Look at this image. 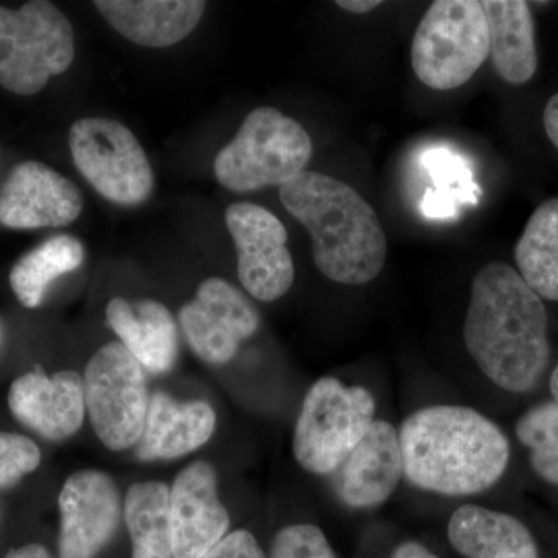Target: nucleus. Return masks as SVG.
Masks as SVG:
<instances>
[{"label":"nucleus","instance_id":"a878e982","mask_svg":"<svg viewBox=\"0 0 558 558\" xmlns=\"http://www.w3.org/2000/svg\"><path fill=\"white\" fill-rule=\"evenodd\" d=\"M422 167L435 182V190L457 191L462 204L478 205L483 190L475 182L469 161L449 148H432L422 154Z\"/></svg>","mask_w":558,"mask_h":558},{"label":"nucleus","instance_id":"b1692460","mask_svg":"<svg viewBox=\"0 0 558 558\" xmlns=\"http://www.w3.org/2000/svg\"><path fill=\"white\" fill-rule=\"evenodd\" d=\"M83 244L69 234L50 238L22 256L10 271V286L22 306L33 310L43 303L54 279L80 269L84 263Z\"/></svg>","mask_w":558,"mask_h":558},{"label":"nucleus","instance_id":"c756f323","mask_svg":"<svg viewBox=\"0 0 558 558\" xmlns=\"http://www.w3.org/2000/svg\"><path fill=\"white\" fill-rule=\"evenodd\" d=\"M458 205L464 204L457 191L428 189L422 197L421 211L425 218L432 220L454 219L459 213Z\"/></svg>","mask_w":558,"mask_h":558},{"label":"nucleus","instance_id":"412c9836","mask_svg":"<svg viewBox=\"0 0 558 558\" xmlns=\"http://www.w3.org/2000/svg\"><path fill=\"white\" fill-rule=\"evenodd\" d=\"M488 27V58L506 83L520 86L537 72L535 24L527 2L486 0L481 2Z\"/></svg>","mask_w":558,"mask_h":558},{"label":"nucleus","instance_id":"72a5a7b5","mask_svg":"<svg viewBox=\"0 0 558 558\" xmlns=\"http://www.w3.org/2000/svg\"><path fill=\"white\" fill-rule=\"evenodd\" d=\"M3 558H51V556L49 550L44 548V546L32 543V545H25L22 546V548L10 550Z\"/></svg>","mask_w":558,"mask_h":558},{"label":"nucleus","instance_id":"f03ea898","mask_svg":"<svg viewBox=\"0 0 558 558\" xmlns=\"http://www.w3.org/2000/svg\"><path fill=\"white\" fill-rule=\"evenodd\" d=\"M399 444L409 483L446 497L486 492L505 475L510 458L501 428L468 407H427L410 414Z\"/></svg>","mask_w":558,"mask_h":558},{"label":"nucleus","instance_id":"f8f14e48","mask_svg":"<svg viewBox=\"0 0 558 558\" xmlns=\"http://www.w3.org/2000/svg\"><path fill=\"white\" fill-rule=\"evenodd\" d=\"M81 190L39 161H24L0 190V223L13 230L58 229L83 211Z\"/></svg>","mask_w":558,"mask_h":558},{"label":"nucleus","instance_id":"473e14b6","mask_svg":"<svg viewBox=\"0 0 558 558\" xmlns=\"http://www.w3.org/2000/svg\"><path fill=\"white\" fill-rule=\"evenodd\" d=\"M379 0H339L336 3L341 10L352 14H365L380 5Z\"/></svg>","mask_w":558,"mask_h":558},{"label":"nucleus","instance_id":"5701e85b","mask_svg":"<svg viewBox=\"0 0 558 558\" xmlns=\"http://www.w3.org/2000/svg\"><path fill=\"white\" fill-rule=\"evenodd\" d=\"M124 520L131 535L132 558H174L167 484L148 481L131 486L124 499Z\"/></svg>","mask_w":558,"mask_h":558},{"label":"nucleus","instance_id":"bb28decb","mask_svg":"<svg viewBox=\"0 0 558 558\" xmlns=\"http://www.w3.org/2000/svg\"><path fill=\"white\" fill-rule=\"evenodd\" d=\"M269 558H339L322 529L314 524H293L274 538Z\"/></svg>","mask_w":558,"mask_h":558},{"label":"nucleus","instance_id":"4be33fe9","mask_svg":"<svg viewBox=\"0 0 558 558\" xmlns=\"http://www.w3.org/2000/svg\"><path fill=\"white\" fill-rule=\"evenodd\" d=\"M520 277L539 299L558 301V197L539 205L515 247Z\"/></svg>","mask_w":558,"mask_h":558},{"label":"nucleus","instance_id":"c85d7f7f","mask_svg":"<svg viewBox=\"0 0 558 558\" xmlns=\"http://www.w3.org/2000/svg\"><path fill=\"white\" fill-rule=\"evenodd\" d=\"M202 558H269L248 531L231 532Z\"/></svg>","mask_w":558,"mask_h":558},{"label":"nucleus","instance_id":"cd10ccee","mask_svg":"<svg viewBox=\"0 0 558 558\" xmlns=\"http://www.w3.org/2000/svg\"><path fill=\"white\" fill-rule=\"evenodd\" d=\"M39 464L40 450L32 439L0 432V488L14 486Z\"/></svg>","mask_w":558,"mask_h":558},{"label":"nucleus","instance_id":"2f4dec72","mask_svg":"<svg viewBox=\"0 0 558 558\" xmlns=\"http://www.w3.org/2000/svg\"><path fill=\"white\" fill-rule=\"evenodd\" d=\"M391 558H439L432 550L417 542H405L399 545Z\"/></svg>","mask_w":558,"mask_h":558},{"label":"nucleus","instance_id":"39448f33","mask_svg":"<svg viewBox=\"0 0 558 558\" xmlns=\"http://www.w3.org/2000/svg\"><path fill=\"white\" fill-rule=\"evenodd\" d=\"M75 60V33L54 3L33 0L20 9L0 7V86L35 95Z\"/></svg>","mask_w":558,"mask_h":558},{"label":"nucleus","instance_id":"f3484780","mask_svg":"<svg viewBox=\"0 0 558 558\" xmlns=\"http://www.w3.org/2000/svg\"><path fill=\"white\" fill-rule=\"evenodd\" d=\"M94 5L113 31L148 49L189 38L207 10L202 0H98Z\"/></svg>","mask_w":558,"mask_h":558},{"label":"nucleus","instance_id":"a211bd4d","mask_svg":"<svg viewBox=\"0 0 558 558\" xmlns=\"http://www.w3.org/2000/svg\"><path fill=\"white\" fill-rule=\"evenodd\" d=\"M215 427V410L207 402H178L165 392H156L149 400L135 453L142 461L180 458L204 446Z\"/></svg>","mask_w":558,"mask_h":558},{"label":"nucleus","instance_id":"9b49d317","mask_svg":"<svg viewBox=\"0 0 558 558\" xmlns=\"http://www.w3.org/2000/svg\"><path fill=\"white\" fill-rule=\"evenodd\" d=\"M179 322L194 354L222 365L258 330L260 317L252 301L229 281L208 278L197 289L196 299L183 304Z\"/></svg>","mask_w":558,"mask_h":558},{"label":"nucleus","instance_id":"423d86ee","mask_svg":"<svg viewBox=\"0 0 558 558\" xmlns=\"http://www.w3.org/2000/svg\"><path fill=\"white\" fill-rule=\"evenodd\" d=\"M488 27L476 0H438L418 22L411 65L429 89L464 86L488 58Z\"/></svg>","mask_w":558,"mask_h":558},{"label":"nucleus","instance_id":"aec40b11","mask_svg":"<svg viewBox=\"0 0 558 558\" xmlns=\"http://www.w3.org/2000/svg\"><path fill=\"white\" fill-rule=\"evenodd\" d=\"M447 534L454 550L468 558H538L531 531L497 510L461 506L451 515Z\"/></svg>","mask_w":558,"mask_h":558},{"label":"nucleus","instance_id":"9d476101","mask_svg":"<svg viewBox=\"0 0 558 558\" xmlns=\"http://www.w3.org/2000/svg\"><path fill=\"white\" fill-rule=\"evenodd\" d=\"M226 223L238 252V277L248 295L264 303L284 296L295 281L288 230L269 209L248 202L231 204Z\"/></svg>","mask_w":558,"mask_h":558},{"label":"nucleus","instance_id":"1a4fd4ad","mask_svg":"<svg viewBox=\"0 0 558 558\" xmlns=\"http://www.w3.org/2000/svg\"><path fill=\"white\" fill-rule=\"evenodd\" d=\"M90 424L110 450L137 446L148 413L145 369L121 343L105 344L84 374Z\"/></svg>","mask_w":558,"mask_h":558},{"label":"nucleus","instance_id":"7ed1b4c3","mask_svg":"<svg viewBox=\"0 0 558 558\" xmlns=\"http://www.w3.org/2000/svg\"><path fill=\"white\" fill-rule=\"evenodd\" d=\"M279 199L311 234L315 266L326 278L362 286L379 277L387 234L377 213L352 186L303 171L279 189Z\"/></svg>","mask_w":558,"mask_h":558},{"label":"nucleus","instance_id":"f257e3e1","mask_svg":"<svg viewBox=\"0 0 558 558\" xmlns=\"http://www.w3.org/2000/svg\"><path fill=\"white\" fill-rule=\"evenodd\" d=\"M464 343L478 368L510 392L538 384L549 363L545 304L505 263L481 267L470 289Z\"/></svg>","mask_w":558,"mask_h":558},{"label":"nucleus","instance_id":"7c9ffc66","mask_svg":"<svg viewBox=\"0 0 558 558\" xmlns=\"http://www.w3.org/2000/svg\"><path fill=\"white\" fill-rule=\"evenodd\" d=\"M543 124H545L546 135L558 149V94L554 95L546 105Z\"/></svg>","mask_w":558,"mask_h":558},{"label":"nucleus","instance_id":"f704fd0d","mask_svg":"<svg viewBox=\"0 0 558 558\" xmlns=\"http://www.w3.org/2000/svg\"><path fill=\"white\" fill-rule=\"evenodd\" d=\"M550 391H553L554 399L558 403V365L554 369L553 376H550Z\"/></svg>","mask_w":558,"mask_h":558},{"label":"nucleus","instance_id":"2eb2a0df","mask_svg":"<svg viewBox=\"0 0 558 558\" xmlns=\"http://www.w3.org/2000/svg\"><path fill=\"white\" fill-rule=\"evenodd\" d=\"M9 405L21 424L44 439H68L83 425L84 379L76 371H61L50 377L33 371L13 381Z\"/></svg>","mask_w":558,"mask_h":558},{"label":"nucleus","instance_id":"ddd939ff","mask_svg":"<svg viewBox=\"0 0 558 558\" xmlns=\"http://www.w3.org/2000/svg\"><path fill=\"white\" fill-rule=\"evenodd\" d=\"M60 512V558L97 557L119 527L121 501L116 483L97 470L75 473L62 487Z\"/></svg>","mask_w":558,"mask_h":558},{"label":"nucleus","instance_id":"dca6fc26","mask_svg":"<svg viewBox=\"0 0 558 558\" xmlns=\"http://www.w3.org/2000/svg\"><path fill=\"white\" fill-rule=\"evenodd\" d=\"M403 475L399 433L385 421H374L365 438L344 459L337 476V495L352 509L384 505Z\"/></svg>","mask_w":558,"mask_h":558},{"label":"nucleus","instance_id":"6e6552de","mask_svg":"<svg viewBox=\"0 0 558 558\" xmlns=\"http://www.w3.org/2000/svg\"><path fill=\"white\" fill-rule=\"evenodd\" d=\"M69 146L76 170L105 199L124 207L148 201L153 168L130 128L100 117L81 119L70 128Z\"/></svg>","mask_w":558,"mask_h":558},{"label":"nucleus","instance_id":"4468645a","mask_svg":"<svg viewBox=\"0 0 558 558\" xmlns=\"http://www.w3.org/2000/svg\"><path fill=\"white\" fill-rule=\"evenodd\" d=\"M229 527V512L219 501L213 465L201 461L182 470L170 490L172 557L207 556Z\"/></svg>","mask_w":558,"mask_h":558},{"label":"nucleus","instance_id":"0eeeda50","mask_svg":"<svg viewBox=\"0 0 558 558\" xmlns=\"http://www.w3.org/2000/svg\"><path fill=\"white\" fill-rule=\"evenodd\" d=\"M374 414L376 400L368 389L344 387L333 377H322L307 391L296 421V461L314 475L336 472L365 438Z\"/></svg>","mask_w":558,"mask_h":558},{"label":"nucleus","instance_id":"393cba45","mask_svg":"<svg viewBox=\"0 0 558 558\" xmlns=\"http://www.w3.org/2000/svg\"><path fill=\"white\" fill-rule=\"evenodd\" d=\"M517 436L531 451L532 469L539 478L558 486V403L529 410L517 424Z\"/></svg>","mask_w":558,"mask_h":558},{"label":"nucleus","instance_id":"6ab92c4d","mask_svg":"<svg viewBox=\"0 0 558 558\" xmlns=\"http://www.w3.org/2000/svg\"><path fill=\"white\" fill-rule=\"evenodd\" d=\"M106 318L143 369L161 374L172 368L178 357V326L163 304L116 296L106 307Z\"/></svg>","mask_w":558,"mask_h":558},{"label":"nucleus","instance_id":"20e7f679","mask_svg":"<svg viewBox=\"0 0 558 558\" xmlns=\"http://www.w3.org/2000/svg\"><path fill=\"white\" fill-rule=\"evenodd\" d=\"M312 140L299 121L270 106L256 108L215 160L216 180L234 193L279 186L295 179L311 161Z\"/></svg>","mask_w":558,"mask_h":558},{"label":"nucleus","instance_id":"c9c22d12","mask_svg":"<svg viewBox=\"0 0 558 558\" xmlns=\"http://www.w3.org/2000/svg\"><path fill=\"white\" fill-rule=\"evenodd\" d=\"M3 343V326L2 323H0V348H2Z\"/></svg>","mask_w":558,"mask_h":558}]
</instances>
